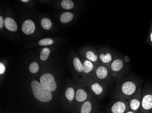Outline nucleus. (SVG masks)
Listing matches in <instances>:
<instances>
[{
	"instance_id": "obj_4",
	"label": "nucleus",
	"mask_w": 152,
	"mask_h": 113,
	"mask_svg": "<svg viewBox=\"0 0 152 113\" xmlns=\"http://www.w3.org/2000/svg\"><path fill=\"white\" fill-rule=\"evenodd\" d=\"M31 91L34 97L37 101L42 103H48L53 99V94L45 90L39 81L32 80L31 82Z\"/></svg>"
},
{
	"instance_id": "obj_15",
	"label": "nucleus",
	"mask_w": 152,
	"mask_h": 113,
	"mask_svg": "<svg viewBox=\"0 0 152 113\" xmlns=\"http://www.w3.org/2000/svg\"><path fill=\"white\" fill-rule=\"evenodd\" d=\"M138 113H152V90H148L143 91Z\"/></svg>"
},
{
	"instance_id": "obj_27",
	"label": "nucleus",
	"mask_w": 152,
	"mask_h": 113,
	"mask_svg": "<svg viewBox=\"0 0 152 113\" xmlns=\"http://www.w3.org/2000/svg\"><path fill=\"white\" fill-rule=\"evenodd\" d=\"M20 1L22 2H24V3H26V2H28V0H22V1Z\"/></svg>"
},
{
	"instance_id": "obj_28",
	"label": "nucleus",
	"mask_w": 152,
	"mask_h": 113,
	"mask_svg": "<svg viewBox=\"0 0 152 113\" xmlns=\"http://www.w3.org/2000/svg\"><path fill=\"white\" fill-rule=\"evenodd\" d=\"M126 113H137L136 112H134V111H131V110H129V111H127Z\"/></svg>"
},
{
	"instance_id": "obj_29",
	"label": "nucleus",
	"mask_w": 152,
	"mask_h": 113,
	"mask_svg": "<svg viewBox=\"0 0 152 113\" xmlns=\"http://www.w3.org/2000/svg\"><path fill=\"white\" fill-rule=\"evenodd\" d=\"M150 40H151V42H152V32H151V34H150Z\"/></svg>"
},
{
	"instance_id": "obj_17",
	"label": "nucleus",
	"mask_w": 152,
	"mask_h": 113,
	"mask_svg": "<svg viewBox=\"0 0 152 113\" xmlns=\"http://www.w3.org/2000/svg\"><path fill=\"white\" fill-rule=\"evenodd\" d=\"M21 29L25 35H32L35 31L36 25L33 20L30 19H26L22 24Z\"/></svg>"
},
{
	"instance_id": "obj_20",
	"label": "nucleus",
	"mask_w": 152,
	"mask_h": 113,
	"mask_svg": "<svg viewBox=\"0 0 152 113\" xmlns=\"http://www.w3.org/2000/svg\"><path fill=\"white\" fill-rule=\"evenodd\" d=\"M61 6L66 10H70L75 7V4L72 0H63L61 3Z\"/></svg>"
},
{
	"instance_id": "obj_26",
	"label": "nucleus",
	"mask_w": 152,
	"mask_h": 113,
	"mask_svg": "<svg viewBox=\"0 0 152 113\" xmlns=\"http://www.w3.org/2000/svg\"><path fill=\"white\" fill-rule=\"evenodd\" d=\"M5 26L4 23V19L2 16H0V29H2V28Z\"/></svg>"
},
{
	"instance_id": "obj_14",
	"label": "nucleus",
	"mask_w": 152,
	"mask_h": 113,
	"mask_svg": "<svg viewBox=\"0 0 152 113\" xmlns=\"http://www.w3.org/2000/svg\"><path fill=\"white\" fill-rule=\"evenodd\" d=\"M97 51L101 63L109 67L116 56V52L106 47L99 48Z\"/></svg>"
},
{
	"instance_id": "obj_25",
	"label": "nucleus",
	"mask_w": 152,
	"mask_h": 113,
	"mask_svg": "<svg viewBox=\"0 0 152 113\" xmlns=\"http://www.w3.org/2000/svg\"><path fill=\"white\" fill-rule=\"evenodd\" d=\"M6 71V67L4 63L1 62L0 63V74L2 75L5 73Z\"/></svg>"
},
{
	"instance_id": "obj_22",
	"label": "nucleus",
	"mask_w": 152,
	"mask_h": 113,
	"mask_svg": "<svg viewBox=\"0 0 152 113\" xmlns=\"http://www.w3.org/2000/svg\"><path fill=\"white\" fill-rule=\"evenodd\" d=\"M41 25L45 30H49L52 27V23L51 20L48 18L44 17L41 20Z\"/></svg>"
},
{
	"instance_id": "obj_3",
	"label": "nucleus",
	"mask_w": 152,
	"mask_h": 113,
	"mask_svg": "<svg viewBox=\"0 0 152 113\" xmlns=\"http://www.w3.org/2000/svg\"><path fill=\"white\" fill-rule=\"evenodd\" d=\"M76 83L75 81L68 79L63 96V104L66 110L72 112L75 102Z\"/></svg>"
},
{
	"instance_id": "obj_11",
	"label": "nucleus",
	"mask_w": 152,
	"mask_h": 113,
	"mask_svg": "<svg viewBox=\"0 0 152 113\" xmlns=\"http://www.w3.org/2000/svg\"><path fill=\"white\" fill-rule=\"evenodd\" d=\"M81 58L87 59L97 66L100 64L98 51L95 48L90 46H85L81 48L79 51Z\"/></svg>"
},
{
	"instance_id": "obj_23",
	"label": "nucleus",
	"mask_w": 152,
	"mask_h": 113,
	"mask_svg": "<svg viewBox=\"0 0 152 113\" xmlns=\"http://www.w3.org/2000/svg\"><path fill=\"white\" fill-rule=\"evenodd\" d=\"M40 70V66L37 62L34 61L31 63L29 66V71L31 73L35 74L37 73Z\"/></svg>"
},
{
	"instance_id": "obj_5",
	"label": "nucleus",
	"mask_w": 152,
	"mask_h": 113,
	"mask_svg": "<svg viewBox=\"0 0 152 113\" xmlns=\"http://www.w3.org/2000/svg\"><path fill=\"white\" fill-rule=\"evenodd\" d=\"M84 86L93 96L99 99L105 96L108 89L107 83L96 80H94Z\"/></svg>"
},
{
	"instance_id": "obj_6",
	"label": "nucleus",
	"mask_w": 152,
	"mask_h": 113,
	"mask_svg": "<svg viewBox=\"0 0 152 113\" xmlns=\"http://www.w3.org/2000/svg\"><path fill=\"white\" fill-rule=\"evenodd\" d=\"M91 96L85 86L79 83H76L75 102L71 113H77L81 104Z\"/></svg>"
},
{
	"instance_id": "obj_8",
	"label": "nucleus",
	"mask_w": 152,
	"mask_h": 113,
	"mask_svg": "<svg viewBox=\"0 0 152 113\" xmlns=\"http://www.w3.org/2000/svg\"><path fill=\"white\" fill-rule=\"evenodd\" d=\"M72 68L74 81L76 83L82 84L83 79V62L77 54H74L72 56Z\"/></svg>"
},
{
	"instance_id": "obj_7",
	"label": "nucleus",
	"mask_w": 152,
	"mask_h": 113,
	"mask_svg": "<svg viewBox=\"0 0 152 113\" xmlns=\"http://www.w3.org/2000/svg\"><path fill=\"white\" fill-rule=\"evenodd\" d=\"M83 63V79L81 85L85 86L87 84L94 80L95 70L96 66L90 61L81 58Z\"/></svg>"
},
{
	"instance_id": "obj_1",
	"label": "nucleus",
	"mask_w": 152,
	"mask_h": 113,
	"mask_svg": "<svg viewBox=\"0 0 152 113\" xmlns=\"http://www.w3.org/2000/svg\"><path fill=\"white\" fill-rule=\"evenodd\" d=\"M139 81L134 78L127 76L116 82L115 89L112 93V99L128 100L140 87Z\"/></svg>"
},
{
	"instance_id": "obj_13",
	"label": "nucleus",
	"mask_w": 152,
	"mask_h": 113,
	"mask_svg": "<svg viewBox=\"0 0 152 113\" xmlns=\"http://www.w3.org/2000/svg\"><path fill=\"white\" fill-rule=\"evenodd\" d=\"M39 82L42 87L48 91H55L57 88V84L54 76L51 73H46L40 76Z\"/></svg>"
},
{
	"instance_id": "obj_16",
	"label": "nucleus",
	"mask_w": 152,
	"mask_h": 113,
	"mask_svg": "<svg viewBox=\"0 0 152 113\" xmlns=\"http://www.w3.org/2000/svg\"><path fill=\"white\" fill-rule=\"evenodd\" d=\"M141 88L139 87L135 93L128 100L129 110L139 113L141 104Z\"/></svg>"
},
{
	"instance_id": "obj_12",
	"label": "nucleus",
	"mask_w": 152,
	"mask_h": 113,
	"mask_svg": "<svg viewBox=\"0 0 152 113\" xmlns=\"http://www.w3.org/2000/svg\"><path fill=\"white\" fill-rule=\"evenodd\" d=\"M99 108L98 101L91 95L81 104L77 113H97L99 111Z\"/></svg>"
},
{
	"instance_id": "obj_10",
	"label": "nucleus",
	"mask_w": 152,
	"mask_h": 113,
	"mask_svg": "<svg viewBox=\"0 0 152 113\" xmlns=\"http://www.w3.org/2000/svg\"><path fill=\"white\" fill-rule=\"evenodd\" d=\"M129 110L128 100L114 99L109 104L106 113H126Z\"/></svg>"
},
{
	"instance_id": "obj_24",
	"label": "nucleus",
	"mask_w": 152,
	"mask_h": 113,
	"mask_svg": "<svg viewBox=\"0 0 152 113\" xmlns=\"http://www.w3.org/2000/svg\"><path fill=\"white\" fill-rule=\"evenodd\" d=\"M53 44V40L50 38H46L41 39L38 41V45L40 46H42L51 45Z\"/></svg>"
},
{
	"instance_id": "obj_21",
	"label": "nucleus",
	"mask_w": 152,
	"mask_h": 113,
	"mask_svg": "<svg viewBox=\"0 0 152 113\" xmlns=\"http://www.w3.org/2000/svg\"><path fill=\"white\" fill-rule=\"evenodd\" d=\"M51 50L48 48H44L41 50L40 54V59L42 62H45L48 60L50 56Z\"/></svg>"
},
{
	"instance_id": "obj_9",
	"label": "nucleus",
	"mask_w": 152,
	"mask_h": 113,
	"mask_svg": "<svg viewBox=\"0 0 152 113\" xmlns=\"http://www.w3.org/2000/svg\"><path fill=\"white\" fill-rule=\"evenodd\" d=\"M94 80L103 81L107 84L113 82V80L109 67L102 63L96 66Z\"/></svg>"
},
{
	"instance_id": "obj_2",
	"label": "nucleus",
	"mask_w": 152,
	"mask_h": 113,
	"mask_svg": "<svg viewBox=\"0 0 152 113\" xmlns=\"http://www.w3.org/2000/svg\"><path fill=\"white\" fill-rule=\"evenodd\" d=\"M127 63L124 58L116 53V56L109 67L113 81L117 82L128 73L129 70Z\"/></svg>"
},
{
	"instance_id": "obj_19",
	"label": "nucleus",
	"mask_w": 152,
	"mask_h": 113,
	"mask_svg": "<svg viewBox=\"0 0 152 113\" xmlns=\"http://www.w3.org/2000/svg\"><path fill=\"white\" fill-rule=\"evenodd\" d=\"M74 14L71 12H64L61 14L60 17L61 22L63 24H67L70 22L74 18Z\"/></svg>"
},
{
	"instance_id": "obj_18",
	"label": "nucleus",
	"mask_w": 152,
	"mask_h": 113,
	"mask_svg": "<svg viewBox=\"0 0 152 113\" xmlns=\"http://www.w3.org/2000/svg\"><path fill=\"white\" fill-rule=\"evenodd\" d=\"M5 28L11 32H16L18 30V26L16 21L10 17H7L4 19Z\"/></svg>"
},
{
	"instance_id": "obj_30",
	"label": "nucleus",
	"mask_w": 152,
	"mask_h": 113,
	"mask_svg": "<svg viewBox=\"0 0 152 113\" xmlns=\"http://www.w3.org/2000/svg\"><path fill=\"white\" fill-rule=\"evenodd\" d=\"M97 113H102V112H101V111H100V110H99V112H98Z\"/></svg>"
}]
</instances>
